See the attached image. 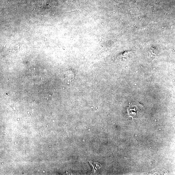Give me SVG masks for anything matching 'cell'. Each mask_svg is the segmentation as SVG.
<instances>
[{
  "mask_svg": "<svg viewBox=\"0 0 175 175\" xmlns=\"http://www.w3.org/2000/svg\"><path fill=\"white\" fill-rule=\"evenodd\" d=\"M144 111L143 106L138 102L131 103L127 108L128 115L133 119L142 116Z\"/></svg>",
  "mask_w": 175,
  "mask_h": 175,
  "instance_id": "1",
  "label": "cell"
}]
</instances>
